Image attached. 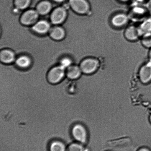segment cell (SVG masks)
Masks as SVG:
<instances>
[{
	"label": "cell",
	"mask_w": 151,
	"mask_h": 151,
	"mask_svg": "<svg viewBox=\"0 0 151 151\" xmlns=\"http://www.w3.org/2000/svg\"><path fill=\"white\" fill-rule=\"evenodd\" d=\"M66 74L65 68L60 65L55 66L48 72L47 80L50 83L56 84L59 83L63 79Z\"/></svg>",
	"instance_id": "6da1fadb"
},
{
	"label": "cell",
	"mask_w": 151,
	"mask_h": 151,
	"mask_svg": "<svg viewBox=\"0 0 151 151\" xmlns=\"http://www.w3.org/2000/svg\"><path fill=\"white\" fill-rule=\"evenodd\" d=\"M99 66V62L97 59L88 58L83 60L80 67L82 72L86 74H91L97 71Z\"/></svg>",
	"instance_id": "7a4b0ae2"
},
{
	"label": "cell",
	"mask_w": 151,
	"mask_h": 151,
	"mask_svg": "<svg viewBox=\"0 0 151 151\" xmlns=\"http://www.w3.org/2000/svg\"><path fill=\"white\" fill-rule=\"evenodd\" d=\"M72 134L73 138L78 142L84 144L86 142L87 131L84 126L81 124H77L72 128Z\"/></svg>",
	"instance_id": "3957f363"
},
{
	"label": "cell",
	"mask_w": 151,
	"mask_h": 151,
	"mask_svg": "<svg viewBox=\"0 0 151 151\" xmlns=\"http://www.w3.org/2000/svg\"><path fill=\"white\" fill-rule=\"evenodd\" d=\"M69 3L74 11L78 14H85L90 11V4L87 0H69Z\"/></svg>",
	"instance_id": "277c9868"
},
{
	"label": "cell",
	"mask_w": 151,
	"mask_h": 151,
	"mask_svg": "<svg viewBox=\"0 0 151 151\" xmlns=\"http://www.w3.org/2000/svg\"><path fill=\"white\" fill-rule=\"evenodd\" d=\"M38 13L36 10H30L25 12L21 18L20 21L23 24L31 25L35 23L37 20Z\"/></svg>",
	"instance_id": "5b68a950"
},
{
	"label": "cell",
	"mask_w": 151,
	"mask_h": 151,
	"mask_svg": "<svg viewBox=\"0 0 151 151\" xmlns=\"http://www.w3.org/2000/svg\"><path fill=\"white\" fill-rule=\"evenodd\" d=\"M139 77L141 82L147 84L151 81V63L145 64L140 68Z\"/></svg>",
	"instance_id": "8992f818"
},
{
	"label": "cell",
	"mask_w": 151,
	"mask_h": 151,
	"mask_svg": "<svg viewBox=\"0 0 151 151\" xmlns=\"http://www.w3.org/2000/svg\"><path fill=\"white\" fill-rule=\"evenodd\" d=\"M66 16L65 9L63 7H58L52 13L51 19L54 24H58L62 23L65 20Z\"/></svg>",
	"instance_id": "52a82bcc"
},
{
	"label": "cell",
	"mask_w": 151,
	"mask_h": 151,
	"mask_svg": "<svg viewBox=\"0 0 151 151\" xmlns=\"http://www.w3.org/2000/svg\"><path fill=\"white\" fill-rule=\"evenodd\" d=\"M129 17L124 13H118L112 17L111 22L114 26L121 27L125 26L128 23Z\"/></svg>",
	"instance_id": "ba28073f"
},
{
	"label": "cell",
	"mask_w": 151,
	"mask_h": 151,
	"mask_svg": "<svg viewBox=\"0 0 151 151\" xmlns=\"http://www.w3.org/2000/svg\"><path fill=\"white\" fill-rule=\"evenodd\" d=\"M124 35L127 39L131 41L136 40L141 35L138 27L134 26L127 27L124 33Z\"/></svg>",
	"instance_id": "9c48e42d"
},
{
	"label": "cell",
	"mask_w": 151,
	"mask_h": 151,
	"mask_svg": "<svg viewBox=\"0 0 151 151\" xmlns=\"http://www.w3.org/2000/svg\"><path fill=\"white\" fill-rule=\"evenodd\" d=\"M81 71L80 66H70L68 68L66 72V76L70 79H78L81 76Z\"/></svg>",
	"instance_id": "30bf717a"
},
{
	"label": "cell",
	"mask_w": 151,
	"mask_h": 151,
	"mask_svg": "<svg viewBox=\"0 0 151 151\" xmlns=\"http://www.w3.org/2000/svg\"><path fill=\"white\" fill-rule=\"evenodd\" d=\"M50 29L49 23L45 20H41L37 22L32 27L34 31L40 34L46 33Z\"/></svg>",
	"instance_id": "8fae6325"
},
{
	"label": "cell",
	"mask_w": 151,
	"mask_h": 151,
	"mask_svg": "<svg viewBox=\"0 0 151 151\" xmlns=\"http://www.w3.org/2000/svg\"><path fill=\"white\" fill-rule=\"evenodd\" d=\"M0 59L1 61L4 63H11L14 60V53L10 50H3L0 54Z\"/></svg>",
	"instance_id": "7c38bea8"
},
{
	"label": "cell",
	"mask_w": 151,
	"mask_h": 151,
	"mask_svg": "<svg viewBox=\"0 0 151 151\" xmlns=\"http://www.w3.org/2000/svg\"><path fill=\"white\" fill-rule=\"evenodd\" d=\"M51 9V4L49 1H41L38 4L36 11L39 14H47Z\"/></svg>",
	"instance_id": "4fadbf2b"
},
{
	"label": "cell",
	"mask_w": 151,
	"mask_h": 151,
	"mask_svg": "<svg viewBox=\"0 0 151 151\" xmlns=\"http://www.w3.org/2000/svg\"><path fill=\"white\" fill-rule=\"evenodd\" d=\"M140 35L151 33V17L145 19L138 27Z\"/></svg>",
	"instance_id": "5bb4252c"
},
{
	"label": "cell",
	"mask_w": 151,
	"mask_h": 151,
	"mask_svg": "<svg viewBox=\"0 0 151 151\" xmlns=\"http://www.w3.org/2000/svg\"><path fill=\"white\" fill-rule=\"evenodd\" d=\"M50 35L53 39L60 40L64 38L65 32L63 28L60 27H55L51 29Z\"/></svg>",
	"instance_id": "9a60e30c"
},
{
	"label": "cell",
	"mask_w": 151,
	"mask_h": 151,
	"mask_svg": "<svg viewBox=\"0 0 151 151\" xmlns=\"http://www.w3.org/2000/svg\"><path fill=\"white\" fill-rule=\"evenodd\" d=\"M67 149L64 143L59 140L52 142L50 146V151H67Z\"/></svg>",
	"instance_id": "2e32d148"
},
{
	"label": "cell",
	"mask_w": 151,
	"mask_h": 151,
	"mask_svg": "<svg viewBox=\"0 0 151 151\" xmlns=\"http://www.w3.org/2000/svg\"><path fill=\"white\" fill-rule=\"evenodd\" d=\"M31 63L30 59L27 56H23L18 58L16 61V64L19 67L26 69L29 67Z\"/></svg>",
	"instance_id": "e0dca14e"
},
{
	"label": "cell",
	"mask_w": 151,
	"mask_h": 151,
	"mask_svg": "<svg viewBox=\"0 0 151 151\" xmlns=\"http://www.w3.org/2000/svg\"><path fill=\"white\" fill-rule=\"evenodd\" d=\"M141 43L145 47L151 48V33L142 35Z\"/></svg>",
	"instance_id": "ac0fdd59"
},
{
	"label": "cell",
	"mask_w": 151,
	"mask_h": 151,
	"mask_svg": "<svg viewBox=\"0 0 151 151\" xmlns=\"http://www.w3.org/2000/svg\"><path fill=\"white\" fill-rule=\"evenodd\" d=\"M83 146L81 143H74L69 145L68 147L67 151H84Z\"/></svg>",
	"instance_id": "d6986e66"
},
{
	"label": "cell",
	"mask_w": 151,
	"mask_h": 151,
	"mask_svg": "<svg viewBox=\"0 0 151 151\" xmlns=\"http://www.w3.org/2000/svg\"><path fill=\"white\" fill-rule=\"evenodd\" d=\"M31 0H15L14 4L17 8L23 9L29 5Z\"/></svg>",
	"instance_id": "ffe728a7"
},
{
	"label": "cell",
	"mask_w": 151,
	"mask_h": 151,
	"mask_svg": "<svg viewBox=\"0 0 151 151\" xmlns=\"http://www.w3.org/2000/svg\"><path fill=\"white\" fill-rule=\"evenodd\" d=\"M71 64V61L70 60V59L65 58L61 60L60 65L63 67L66 68L69 67L70 66Z\"/></svg>",
	"instance_id": "44dd1931"
},
{
	"label": "cell",
	"mask_w": 151,
	"mask_h": 151,
	"mask_svg": "<svg viewBox=\"0 0 151 151\" xmlns=\"http://www.w3.org/2000/svg\"><path fill=\"white\" fill-rule=\"evenodd\" d=\"M146 7L149 12L151 13V0H149L146 4Z\"/></svg>",
	"instance_id": "7402d4cb"
},
{
	"label": "cell",
	"mask_w": 151,
	"mask_h": 151,
	"mask_svg": "<svg viewBox=\"0 0 151 151\" xmlns=\"http://www.w3.org/2000/svg\"><path fill=\"white\" fill-rule=\"evenodd\" d=\"M137 151H151L150 149L147 147H142L139 149Z\"/></svg>",
	"instance_id": "603a6c76"
},
{
	"label": "cell",
	"mask_w": 151,
	"mask_h": 151,
	"mask_svg": "<svg viewBox=\"0 0 151 151\" xmlns=\"http://www.w3.org/2000/svg\"><path fill=\"white\" fill-rule=\"evenodd\" d=\"M149 60H150V62L151 63V48H150V51H149Z\"/></svg>",
	"instance_id": "cb8c5ba5"
},
{
	"label": "cell",
	"mask_w": 151,
	"mask_h": 151,
	"mask_svg": "<svg viewBox=\"0 0 151 151\" xmlns=\"http://www.w3.org/2000/svg\"><path fill=\"white\" fill-rule=\"evenodd\" d=\"M54 1H56V2H63V1H65V0H53Z\"/></svg>",
	"instance_id": "d4e9b609"
},
{
	"label": "cell",
	"mask_w": 151,
	"mask_h": 151,
	"mask_svg": "<svg viewBox=\"0 0 151 151\" xmlns=\"http://www.w3.org/2000/svg\"><path fill=\"white\" fill-rule=\"evenodd\" d=\"M119 1H123V2H126V1H129L130 0H119Z\"/></svg>",
	"instance_id": "484cf974"
},
{
	"label": "cell",
	"mask_w": 151,
	"mask_h": 151,
	"mask_svg": "<svg viewBox=\"0 0 151 151\" xmlns=\"http://www.w3.org/2000/svg\"><path fill=\"white\" fill-rule=\"evenodd\" d=\"M149 120H150V121L151 124V115H150V118H149Z\"/></svg>",
	"instance_id": "4316f807"
},
{
	"label": "cell",
	"mask_w": 151,
	"mask_h": 151,
	"mask_svg": "<svg viewBox=\"0 0 151 151\" xmlns=\"http://www.w3.org/2000/svg\"><path fill=\"white\" fill-rule=\"evenodd\" d=\"M111 151L108 150V151Z\"/></svg>",
	"instance_id": "83f0119b"
}]
</instances>
